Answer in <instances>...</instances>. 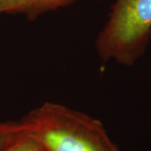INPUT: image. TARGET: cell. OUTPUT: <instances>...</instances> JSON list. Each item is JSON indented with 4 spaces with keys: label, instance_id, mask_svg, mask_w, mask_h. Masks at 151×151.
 I'll use <instances>...</instances> for the list:
<instances>
[{
    "label": "cell",
    "instance_id": "5b68a950",
    "mask_svg": "<svg viewBox=\"0 0 151 151\" xmlns=\"http://www.w3.org/2000/svg\"><path fill=\"white\" fill-rule=\"evenodd\" d=\"M2 151H46L39 141L31 134H24Z\"/></svg>",
    "mask_w": 151,
    "mask_h": 151
},
{
    "label": "cell",
    "instance_id": "277c9868",
    "mask_svg": "<svg viewBox=\"0 0 151 151\" xmlns=\"http://www.w3.org/2000/svg\"><path fill=\"white\" fill-rule=\"evenodd\" d=\"M24 134L19 121L0 120V151H2Z\"/></svg>",
    "mask_w": 151,
    "mask_h": 151
},
{
    "label": "cell",
    "instance_id": "7a4b0ae2",
    "mask_svg": "<svg viewBox=\"0 0 151 151\" xmlns=\"http://www.w3.org/2000/svg\"><path fill=\"white\" fill-rule=\"evenodd\" d=\"M151 38V0H115L96 39L102 62L113 59L132 66L145 52Z\"/></svg>",
    "mask_w": 151,
    "mask_h": 151
},
{
    "label": "cell",
    "instance_id": "3957f363",
    "mask_svg": "<svg viewBox=\"0 0 151 151\" xmlns=\"http://www.w3.org/2000/svg\"><path fill=\"white\" fill-rule=\"evenodd\" d=\"M77 1L78 0H0V15H24L32 22L47 12L67 7Z\"/></svg>",
    "mask_w": 151,
    "mask_h": 151
},
{
    "label": "cell",
    "instance_id": "6da1fadb",
    "mask_svg": "<svg viewBox=\"0 0 151 151\" xmlns=\"http://www.w3.org/2000/svg\"><path fill=\"white\" fill-rule=\"evenodd\" d=\"M19 122L46 151H119L100 121L63 104L44 102Z\"/></svg>",
    "mask_w": 151,
    "mask_h": 151
}]
</instances>
